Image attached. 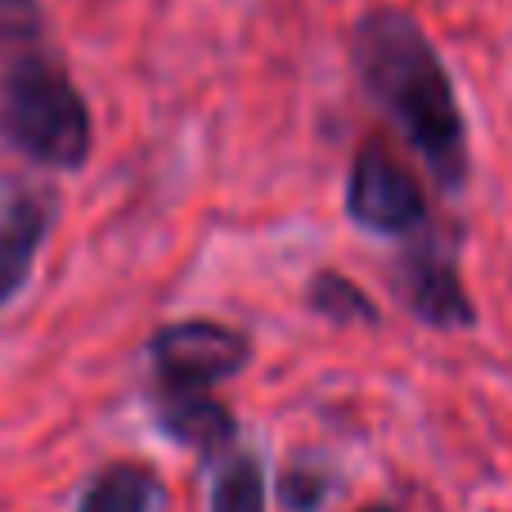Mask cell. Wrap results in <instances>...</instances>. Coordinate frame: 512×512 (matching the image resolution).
Segmentation results:
<instances>
[{"label": "cell", "mask_w": 512, "mask_h": 512, "mask_svg": "<svg viewBox=\"0 0 512 512\" xmlns=\"http://www.w3.org/2000/svg\"><path fill=\"white\" fill-rule=\"evenodd\" d=\"M346 216L369 234L409 239L427 225V194L405 162H396L382 144H364L346 180Z\"/></svg>", "instance_id": "obj_4"}, {"label": "cell", "mask_w": 512, "mask_h": 512, "mask_svg": "<svg viewBox=\"0 0 512 512\" xmlns=\"http://www.w3.org/2000/svg\"><path fill=\"white\" fill-rule=\"evenodd\" d=\"M351 54L364 95L405 135V144L423 158L432 180L445 194H463L472 176L468 122H463L450 72L418 18L396 5L369 9L355 23Z\"/></svg>", "instance_id": "obj_1"}, {"label": "cell", "mask_w": 512, "mask_h": 512, "mask_svg": "<svg viewBox=\"0 0 512 512\" xmlns=\"http://www.w3.org/2000/svg\"><path fill=\"white\" fill-rule=\"evenodd\" d=\"M59 216L54 189L36 185H5L0 189V306L23 292L32 279L36 252L50 239V225Z\"/></svg>", "instance_id": "obj_6"}, {"label": "cell", "mask_w": 512, "mask_h": 512, "mask_svg": "<svg viewBox=\"0 0 512 512\" xmlns=\"http://www.w3.org/2000/svg\"><path fill=\"white\" fill-rule=\"evenodd\" d=\"M391 288L405 301V310L427 328H472L477 324V306H472L468 288H463L454 256L441 252L436 243L400 252V261L391 265Z\"/></svg>", "instance_id": "obj_5"}, {"label": "cell", "mask_w": 512, "mask_h": 512, "mask_svg": "<svg viewBox=\"0 0 512 512\" xmlns=\"http://www.w3.org/2000/svg\"><path fill=\"white\" fill-rule=\"evenodd\" d=\"M279 499H283V508H292V512H315L328 499V477L324 472H310V468H288L279 477Z\"/></svg>", "instance_id": "obj_11"}, {"label": "cell", "mask_w": 512, "mask_h": 512, "mask_svg": "<svg viewBox=\"0 0 512 512\" xmlns=\"http://www.w3.org/2000/svg\"><path fill=\"white\" fill-rule=\"evenodd\" d=\"M207 512H265V463L261 454L230 450L221 459Z\"/></svg>", "instance_id": "obj_10"}, {"label": "cell", "mask_w": 512, "mask_h": 512, "mask_svg": "<svg viewBox=\"0 0 512 512\" xmlns=\"http://www.w3.org/2000/svg\"><path fill=\"white\" fill-rule=\"evenodd\" d=\"M153 423L167 441L194 450L198 459H225L239 441V418L212 396V387H162L158 382Z\"/></svg>", "instance_id": "obj_7"}, {"label": "cell", "mask_w": 512, "mask_h": 512, "mask_svg": "<svg viewBox=\"0 0 512 512\" xmlns=\"http://www.w3.org/2000/svg\"><path fill=\"white\" fill-rule=\"evenodd\" d=\"M162 504V481L149 463H108L95 481L86 486L77 512H158Z\"/></svg>", "instance_id": "obj_8"}, {"label": "cell", "mask_w": 512, "mask_h": 512, "mask_svg": "<svg viewBox=\"0 0 512 512\" xmlns=\"http://www.w3.org/2000/svg\"><path fill=\"white\" fill-rule=\"evenodd\" d=\"M149 360L162 387H216L252 364V342L216 319H180L149 337Z\"/></svg>", "instance_id": "obj_3"}, {"label": "cell", "mask_w": 512, "mask_h": 512, "mask_svg": "<svg viewBox=\"0 0 512 512\" xmlns=\"http://www.w3.org/2000/svg\"><path fill=\"white\" fill-rule=\"evenodd\" d=\"M364 512H396V508H387V504H373V508H364Z\"/></svg>", "instance_id": "obj_12"}, {"label": "cell", "mask_w": 512, "mask_h": 512, "mask_svg": "<svg viewBox=\"0 0 512 512\" xmlns=\"http://www.w3.org/2000/svg\"><path fill=\"white\" fill-rule=\"evenodd\" d=\"M0 140L50 171L86 167L95 131L77 81L45 54H18L0 77Z\"/></svg>", "instance_id": "obj_2"}, {"label": "cell", "mask_w": 512, "mask_h": 512, "mask_svg": "<svg viewBox=\"0 0 512 512\" xmlns=\"http://www.w3.org/2000/svg\"><path fill=\"white\" fill-rule=\"evenodd\" d=\"M306 306L328 324H378V306L369 301V292L342 270H315V279L306 283Z\"/></svg>", "instance_id": "obj_9"}]
</instances>
